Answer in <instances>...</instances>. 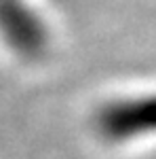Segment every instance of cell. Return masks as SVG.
Listing matches in <instances>:
<instances>
[{"label":"cell","instance_id":"cell-1","mask_svg":"<svg viewBox=\"0 0 156 159\" xmlns=\"http://www.w3.org/2000/svg\"><path fill=\"white\" fill-rule=\"evenodd\" d=\"M99 129L112 140L156 132V96L110 104L99 115Z\"/></svg>","mask_w":156,"mask_h":159}]
</instances>
